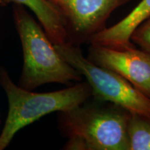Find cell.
Instances as JSON below:
<instances>
[{
	"mask_svg": "<svg viewBox=\"0 0 150 150\" xmlns=\"http://www.w3.org/2000/svg\"><path fill=\"white\" fill-rule=\"evenodd\" d=\"M59 112V126L68 140L67 150H129L127 122L130 112L110 103L85 104Z\"/></svg>",
	"mask_w": 150,
	"mask_h": 150,
	"instance_id": "6da1fadb",
	"label": "cell"
},
{
	"mask_svg": "<svg viewBox=\"0 0 150 150\" xmlns=\"http://www.w3.org/2000/svg\"><path fill=\"white\" fill-rule=\"evenodd\" d=\"M17 32L23 52V65L18 86L33 91L49 83L81 81L82 76L63 59L40 24L25 7L13 5Z\"/></svg>",
	"mask_w": 150,
	"mask_h": 150,
	"instance_id": "7a4b0ae2",
	"label": "cell"
},
{
	"mask_svg": "<svg viewBox=\"0 0 150 150\" xmlns=\"http://www.w3.org/2000/svg\"><path fill=\"white\" fill-rule=\"evenodd\" d=\"M0 84L8 102V115L0 134V150L8 147L21 129L51 112L70 110L92 97L87 81L49 93L27 91L16 85L4 68L0 70Z\"/></svg>",
	"mask_w": 150,
	"mask_h": 150,
	"instance_id": "3957f363",
	"label": "cell"
},
{
	"mask_svg": "<svg viewBox=\"0 0 150 150\" xmlns=\"http://www.w3.org/2000/svg\"><path fill=\"white\" fill-rule=\"evenodd\" d=\"M55 47L62 57L87 80L92 97L130 112L150 115V99L113 71L99 66L82 53L79 46L66 42Z\"/></svg>",
	"mask_w": 150,
	"mask_h": 150,
	"instance_id": "277c9868",
	"label": "cell"
},
{
	"mask_svg": "<svg viewBox=\"0 0 150 150\" xmlns=\"http://www.w3.org/2000/svg\"><path fill=\"white\" fill-rule=\"evenodd\" d=\"M58 11L67 42L79 46L106 28L112 12L131 0H47Z\"/></svg>",
	"mask_w": 150,
	"mask_h": 150,
	"instance_id": "5b68a950",
	"label": "cell"
},
{
	"mask_svg": "<svg viewBox=\"0 0 150 150\" xmlns=\"http://www.w3.org/2000/svg\"><path fill=\"white\" fill-rule=\"evenodd\" d=\"M88 59L99 66L117 73L149 97L150 54L131 45L104 46L91 43Z\"/></svg>",
	"mask_w": 150,
	"mask_h": 150,
	"instance_id": "8992f818",
	"label": "cell"
},
{
	"mask_svg": "<svg viewBox=\"0 0 150 150\" xmlns=\"http://www.w3.org/2000/svg\"><path fill=\"white\" fill-rule=\"evenodd\" d=\"M150 16V0L140 2L115 25L105 28L92 38L90 43L104 46L125 47L132 45L131 35L142 22Z\"/></svg>",
	"mask_w": 150,
	"mask_h": 150,
	"instance_id": "52a82bcc",
	"label": "cell"
},
{
	"mask_svg": "<svg viewBox=\"0 0 150 150\" xmlns=\"http://www.w3.org/2000/svg\"><path fill=\"white\" fill-rule=\"evenodd\" d=\"M9 4L22 6L32 11L54 45L67 42L63 20L47 0H0L1 6Z\"/></svg>",
	"mask_w": 150,
	"mask_h": 150,
	"instance_id": "ba28073f",
	"label": "cell"
},
{
	"mask_svg": "<svg viewBox=\"0 0 150 150\" xmlns=\"http://www.w3.org/2000/svg\"><path fill=\"white\" fill-rule=\"evenodd\" d=\"M127 136L129 150H150V115L130 112Z\"/></svg>",
	"mask_w": 150,
	"mask_h": 150,
	"instance_id": "9c48e42d",
	"label": "cell"
},
{
	"mask_svg": "<svg viewBox=\"0 0 150 150\" xmlns=\"http://www.w3.org/2000/svg\"><path fill=\"white\" fill-rule=\"evenodd\" d=\"M131 40L142 50L150 54V16L134 30Z\"/></svg>",
	"mask_w": 150,
	"mask_h": 150,
	"instance_id": "30bf717a",
	"label": "cell"
},
{
	"mask_svg": "<svg viewBox=\"0 0 150 150\" xmlns=\"http://www.w3.org/2000/svg\"><path fill=\"white\" fill-rule=\"evenodd\" d=\"M149 99H150V95H149Z\"/></svg>",
	"mask_w": 150,
	"mask_h": 150,
	"instance_id": "8fae6325",
	"label": "cell"
}]
</instances>
